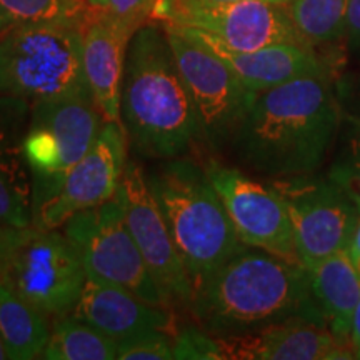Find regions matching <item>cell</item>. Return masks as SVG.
Here are the masks:
<instances>
[{
  "instance_id": "cell-1",
  "label": "cell",
  "mask_w": 360,
  "mask_h": 360,
  "mask_svg": "<svg viewBox=\"0 0 360 360\" xmlns=\"http://www.w3.org/2000/svg\"><path fill=\"white\" fill-rule=\"evenodd\" d=\"M188 312L195 326L215 339L290 322L327 327L309 270L250 245L238 249L193 292Z\"/></svg>"
},
{
  "instance_id": "cell-2",
  "label": "cell",
  "mask_w": 360,
  "mask_h": 360,
  "mask_svg": "<svg viewBox=\"0 0 360 360\" xmlns=\"http://www.w3.org/2000/svg\"><path fill=\"white\" fill-rule=\"evenodd\" d=\"M326 74L304 75L259 92L232 135L242 164L270 179L314 174L339 129Z\"/></svg>"
},
{
  "instance_id": "cell-3",
  "label": "cell",
  "mask_w": 360,
  "mask_h": 360,
  "mask_svg": "<svg viewBox=\"0 0 360 360\" xmlns=\"http://www.w3.org/2000/svg\"><path fill=\"white\" fill-rule=\"evenodd\" d=\"M120 119L130 148L142 159L186 157L202 143L195 107L164 25L147 22L130 37Z\"/></svg>"
},
{
  "instance_id": "cell-4",
  "label": "cell",
  "mask_w": 360,
  "mask_h": 360,
  "mask_svg": "<svg viewBox=\"0 0 360 360\" xmlns=\"http://www.w3.org/2000/svg\"><path fill=\"white\" fill-rule=\"evenodd\" d=\"M146 179L195 292L244 244L204 164L191 155L159 160Z\"/></svg>"
},
{
  "instance_id": "cell-5",
  "label": "cell",
  "mask_w": 360,
  "mask_h": 360,
  "mask_svg": "<svg viewBox=\"0 0 360 360\" xmlns=\"http://www.w3.org/2000/svg\"><path fill=\"white\" fill-rule=\"evenodd\" d=\"M84 22H40L0 35V96L30 102L92 97L84 70Z\"/></svg>"
},
{
  "instance_id": "cell-6",
  "label": "cell",
  "mask_w": 360,
  "mask_h": 360,
  "mask_svg": "<svg viewBox=\"0 0 360 360\" xmlns=\"http://www.w3.org/2000/svg\"><path fill=\"white\" fill-rule=\"evenodd\" d=\"M85 281L82 259L62 229L0 231V283L49 319L74 310Z\"/></svg>"
},
{
  "instance_id": "cell-7",
  "label": "cell",
  "mask_w": 360,
  "mask_h": 360,
  "mask_svg": "<svg viewBox=\"0 0 360 360\" xmlns=\"http://www.w3.org/2000/svg\"><path fill=\"white\" fill-rule=\"evenodd\" d=\"M105 120L92 97L32 102L25 157L32 172V214L58 191L90 150Z\"/></svg>"
},
{
  "instance_id": "cell-8",
  "label": "cell",
  "mask_w": 360,
  "mask_h": 360,
  "mask_svg": "<svg viewBox=\"0 0 360 360\" xmlns=\"http://www.w3.org/2000/svg\"><path fill=\"white\" fill-rule=\"evenodd\" d=\"M60 229L77 249L90 281L114 283L148 304L174 310L129 231L120 188L105 204L75 214Z\"/></svg>"
},
{
  "instance_id": "cell-9",
  "label": "cell",
  "mask_w": 360,
  "mask_h": 360,
  "mask_svg": "<svg viewBox=\"0 0 360 360\" xmlns=\"http://www.w3.org/2000/svg\"><path fill=\"white\" fill-rule=\"evenodd\" d=\"M162 25L195 107L202 143L210 148L222 147L232 141L259 92L247 89L231 67L187 29Z\"/></svg>"
},
{
  "instance_id": "cell-10",
  "label": "cell",
  "mask_w": 360,
  "mask_h": 360,
  "mask_svg": "<svg viewBox=\"0 0 360 360\" xmlns=\"http://www.w3.org/2000/svg\"><path fill=\"white\" fill-rule=\"evenodd\" d=\"M289 212L299 262L312 269L328 255L349 250L359 222L352 193L335 179L314 174L272 179Z\"/></svg>"
},
{
  "instance_id": "cell-11",
  "label": "cell",
  "mask_w": 360,
  "mask_h": 360,
  "mask_svg": "<svg viewBox=\"0 0 360 360\" xmlns=\"http://www.w3.org/2000/svg\"><path fill=\"white\" fill-rule=\"evenodd\" d=\"M152 19L202 30L237 52L257 51L276 44L309 45L297 32L287 6L262 0L232 4L159 0Z\"/></svg>"
},
{
  "instance_id": "cell-12",
  "label": "cell",
  "mask_w": 360,
  "mask_h": 360,
  "mask_svg": "<svg viewBox=\"0 0 360 360\" xmlns=\"http://www.w3.org/2000/svg\"><path fill=\"white\" fill-rule=\"evenodd\" d=\"M204 165L242 244L299 262L289 212L272 186L260 184L215 159Z\"/></svg>"
},
{
  "instance_id": "cell-13",
  "label": "cell",
  "mask_w": 360,
  "mask_h": 360,
  "mask_svg": "<svg viewBox=\"0 0 360 360\" xmlns=\"http://www.w3.org/2000/svg\"><path fill=\"white\" fill-rule=\"evenodd\" d=\"M125 222L146 265L174 309L188 310L193 287L159 205L147 186L146 169L137 160L125 164L120 184Z\"/></svg>"
},
{
  "instance_id": "cell-14",
  "label": "cell",
  "mask_w": 360,
  "mask_h": 360,
  "mask_svg": "<svg viewBox=\"0 0 360 360\" xmlns=\"http://www.w3.org/2000/svg\"><path fill=\"white\" fill-rule=\"evenodd\" d=\"M127 148L124 125L103 122L97 141L69 170L58 191L34 210L32 224L42 229H60L75 214L115 197L129 160Z\"/></svg>"
},
{
  "instance_id": "cell-15",
  "label": "cell",
  "mask_w": 360,
  "mask_h": 360,
  "mask_svg": "<svg viewBox=\"0 0 360 360\" xmlns=\"http://www.w3.org/2000/svg\"><path fill=\"white\" fill-rule=\"evenodd\" d=\"M32 102L0 96V231L32 224V172L25 157V135Z\"/></svg>"
},
{
  "instance_id": "cell-16",
  "label": "cell",
  "mask_w": 360,
  "mask_h": 360,
  "mask_svg": "<svg viewBox=\"0 0 360 360\" xmlns=\"http://www.w3.org/2000/svg\"><path fill=\"white\" fill-rule=\"evenodd\" d=\"M222 359L240 360H335L355 359L352 342L327 327L307 322L274 326L254 334L217 339Z\"/></svg>"
},
{
  "instance_id": "cell-17",
  "label": "cell",
  "mask_w": 360,
  "mask_h": 360,
  "mask_svg": "<svg viewBox=\"0 0 360 360\" xmlns=\"http://www.w3.org/2000/svg\"><path fill=\"white\" fill-rule=\"evenodd\" d=\"M72 314L103 332L117 344L148 330L174 332V310L148 304L124 287L85 281Z\"/></svg>"
},
{
  "instance_id": "cell-18",
  "label": "cell",
  "mask_w": 360,
  "mask_h": 360,
  "mask_svg": "<svg viewBox=\"0 0 360 360\" xmlns=\"http://www.w3.org/2000/svg\"><path fill=\"white\" fill-rule=\"evenodd\" d=\"M130 37L107 11H89L84 22V70L90 96L105 122L122 124L120 90Z\"/></svg>"
},
{
  "instance_id": "cell-19",
  "label": "cell",
  "mask_w": 360,
  "mask_h": 360,
  "mask_svg": "<svg viewBox=\"0 0 360 360\" xmlns=\"http://www.w3.org/2000/svg\"><path fill=\"white\" fill-rule=\"evenodd\" d=\"M184 29L192 32L210 51L217 53L240 79V82L254 92H264L304 75L323 74L322 62L315 56L310 45L276 44L257 51L237 52L224 47L202 30L188 29V27Z\"/></svg>"
},
{
  "instance_id": "cell-20",
  "label": "cell",
  "mask_w": 360,
  "mask_h": 360,
  "mask_svg": "<svg viewBox=\"0 0 360 360\" xmlns=\"http://www.w3.org/2000/svg\"><path fill=\"white\" fill-rule=\"evenodd\" d=\"M309 274L312 294L328 330L340 339L350 340L354 314L360 300V276L349 250L328 255L315 267L309 269Z\"/></svg>"
},
{
  "instance_id": "cell-21",
  "label": "cell",
  "mask_w": 360,
  "mask_h": 360,
  "mask_svg": "<svg viewBox=\"0 0 360 360\" xmlns=\"http://www.w3.org/2000/svg\"><path fill=\"white\" fill-rule=\"evenodd\" d=\"M52 319L0 283V339L11 360L40 359L51 339Z\"/></svg>"
},
{
  "instance_id": "cell-22",
  "label": "cell",
  "mask_w": 360,
  "mask_h": 360,
  "mask_svg": "<svg viewBox=\"0 0 360 360\" xmlns=\"http://www.w3.org/2000/svg\"><path fill=\"white\" fill-rule=\"evenodd\" d=\"M119 344L74 314L52 319L51 339L40 355L45 360H114Z\"/></svg>"
},
{
  "instance_id": "cell-23",
  "label": "cell",
  "mask_w": 360,
  "mask_h": 360,
  "mask_svg": "<svg viewBox=\"0 0 360 360\" xmlns=\"http://www.w3.org/2000/svg\"><path fill=\"white\" fill-rule=\"evenodd\" d=\"M287 8L309 45L334 42L345 34L349 0H290Z\"/></svg>"
},
{
  "instance_id": "cell-24",
  "label": "cell",
  "mask_w": 360,
  "mask_h": 360,
  "mask_svg": "<svg viewBox=\"0 0 360 360\" xmlns=\"http://www.w3.org/2000/svg\"><path fill=\"white\" fill-rule=\"evenodd\" d=\"M84 0H0V35L20 25L56 20H85Z\"/></svg>"
},
{
  "instance_id": "cell-25",
  "label": "cell",
  "mask_w": 360,
  "mask_h": 360,
  "mask_svg": "<svg viewBox=\"0 0 360 360\" xmlns=\"http://www.w3.org/2000/svg\"><path fill=\"white\" fill-rule=\"evenodd\" d=\"M174 359V334L148 330L119 342L117 360H169Z\"/></svg>"
},
{
  "instance_id": "cell-26",
  "label": "cell",
  "mask_w": 360,
  "mask_h": 360,
  "mask_svg": "<svg viewBox=\"0 0 360 360\" xmlns=\"http://www.w3.org/2000/svg\"><path fill=\"white\" fill-rule=\"evenodd\" d=\"M174 359H209L220 360L219 340L200 327L180 328L174 334Z\"/></svg>"
},
{
  "instance_id": "cell-27",
  "label": "cell",
  "mask_w": 360,
  "mask_h": 360,
  "mask_svg": "<svg viewBox=\"0 0 360 360\" xmlns=\"http://www.w3.org/2000/svg\"><path fill=\"white\" fill-rule=\"evenodd\" d=\"M159 0H109L107 13L125 32L134 35L137 29L154 17Z\"/></svg>"
},
{
  "instance_id": "cell-28",
  "label": "cell",
  "mask_w": 360,
  "mask_h": 360,
  "mask_svg": "<svg viewBox=\"0 0 360 360\" xmlns=\"http://www.w3.org/2000/svg\"><path fill=\"white\" fill-rule=\"evenodd\" d=\"M330 177L360 195V134L352 143V150H350L347 162L337 167L330 174Z\"/></svg>"
},
{
  "instance_id": "cell-29",
  "label": "cell",
  "mask_w": 360,
  "mask_h": 360,
  "mask_svg": "<svg viewBox=\"0 0 360 360\" xmlns=\"http://www.w3.org/2000/svg\"><path fill=\"white\" fill-rule=\"evenodd\" d=\"M345 34L355 47H360V0H349Z\"/></svg>"
},
{
  "instance_id": "cell-30",
  "label": "cell",
  "mask_w": 360,
  "mask_h": 360,
  "mask_svg": "<svg viewBox=\"0 0 360 360\" xmlns=\"http://www.w3.org/2000/svg\"><path fill=\"white\" fill-rule=\"evenodd\" d=\"M345 188H347V187H345ZM350 193H352L355 204H357L359 222H357V229H355V233H354V240L349 247V255H350V259H352V264L355 265V269H357V272L360 276V195H359V193L352 192V191H350Z\"/></svg>"
},
{
  "instance_id": "cell-31",
  "label": "cell",
  "mask_w": 360,
  "mask_h": 360,
  "mask_svg": "<svg viewBox=\"0 0 360 360\" xmlns=\"http://www.w3.org/2000/svg\"><path fill=\"white\" fill-rule=\"evenodd\" d=\"M350 340H352V347L355 359H360V300L357 309H355L354 321H352V334H350Z\"/></svg>"
},
{
  "instance_id": "cell-32",
  "label": "cell",
  "mask_w": 360,
  "mask_h": 360,
  "mask_svg": "<svg viewBox=\"0 0 360 360\" xmlns=\"http://www.w3.org/2000/svg\"><path fill=\"white\" fill-rule=\"evenodd\" d=\"M87 4V7L90 11H97V12H103L109 8V0H84Z\"/></svg>"
},
{
  "instance_id": "cell-33",
  "label": "cell",
  "mask_w": 360,
  "mask_h": 360,
  "mask_svg": "<svg viewBox=\"0 0 360 360\" xmlns=\"http://www.w3.org/2000/svg\"><path fill=\"white\" fill-rule=\"evenodd\" d=\"M204 2H210V4H232V2H247V0H204ZM262 2H274V4H283V6H287V4H289L290 0H262Z\"/></svg>"
},
{
  "instance_id": "cell-34",
  "label": "cell",
  "mask_w": 360,
  "mask_h": 360,
  "mask_svg": "<svg viewBox=\"0 0 360 360\" xmlns=\"http://www.w3.org/2000/svg\"><path fill=\"white\" fill-rule=\"evenodd\" d=\"M6 359H8V355H7L6 347H4L2 339H0V360H6Z\"/></svg>"
}]
</instances>
